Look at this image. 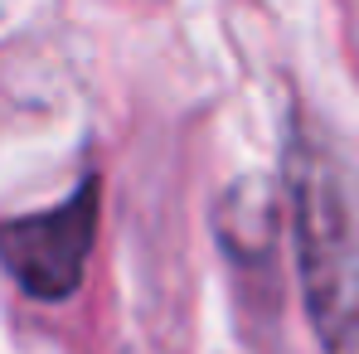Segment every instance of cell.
I'll return each instance as SVG.
<instances>
[{
  "label": "cell",
  "instance_id": "1",
  "mask_svg": "<svg viewBox=\"0 0 359 354\" xmlns=\"http://www.w3.org/2000/svg\"><path fill=\"white\" fill-rule=\"evenodd\" d=\"M292 194L301 277L320 345L325 354H359V219L335 165L316 146H301L292 161Z\"/></svg>",
  "mask_w": 359,
  "mask_h": 354
},
{
  "label": "cell",
  "instance_id": "2",
  "mask_svg": "<svg viewBox=\"0 0 359 354\" xmlns=\"http://www.w3.org/2000/svg\"><path fill=\"white\" fill-rule=\"evenodd\" d=\"M97 233V179H83L59 209L0 224L5 272L39 301H59L83 282V262Z\"/></svg>",
  "mask_w": 359,
  "mask_h": 354
}]
</instances>
